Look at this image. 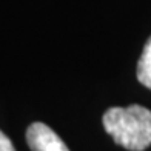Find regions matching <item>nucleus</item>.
<instances>
[{
  "label": "nucleus",
  "instance_id": "f257e3e1",
  "mask_svg": "<svg viewBox=\"0 0 151 151\" xmlns=\"http://www.w3.org/2000/svg\"><path fill=\"white\" fill-rule=\"evenodd\" d=\"M102 122L114 143L129 151H143L151 145V111L145 106H113L105 111Z\"/></svg>",
  "mask_w": 151,
  "mask_h": 151
},
{
  "label": "nucleus",
  "instance_id": "f03ea898",
  "mask_svg": "<svg viewBox=\"0 0 151 151\" xmlns=\"http://www.w3.org/2000/svg\"><path fill=\"white\" fill-rule=\"evenodd\" d=\"M26 142L31 151H70L56 131L42 122H34L28 127Z\"/></svg>",
  "mask_w": 151,
  "mask_h": 151
},
{
  "label": "nucleus",
  "instance_id": "7ed1b4c3",
  "mask_svg": "<svg viewBox=\"0 0 151 151\" xmlns=\"http://www.w3.org/2000/svg\"><path fill=\"white\" fill-rule=\"evenodd\" d=\"M137 80L145 88L151 90V37L147 40L137 62Z\"/></svg>",
  "mask_w": 151,
  "mask_h": 151
},
{
  "label": "nucleus",
  "instance_id": "20e7f679",
  "mask_svg": "<svg viewBox=\"0 0 151 151\" xmlns=\"http://www.w3.org/2000/svg\"><path fill=\"white\" fill-rule=\"evenodd\" d=\"M0 151H16L12 142L9 140V137L3 131H0Z\"/></svg>",
  "mask_w": 151,
  "mask_h": 151
}]
</instances>
